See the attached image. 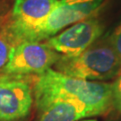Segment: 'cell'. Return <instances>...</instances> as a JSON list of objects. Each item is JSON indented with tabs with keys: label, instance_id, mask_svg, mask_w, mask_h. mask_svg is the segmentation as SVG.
<instances>
[{
	"label": "cell",
	"instance_id": "6da1fadb",
	"mask_svg": "<svg viewBox=\"0 0 121 121\" xmlns=\"http://www.w3.org/2000/svg\"><path fill=\"white\" fill-rule=\"evenodd\" d=\"M44 98L76 100L96 117L107 113L111 107V83L70 77L50 68L34 77L33 100Z\"/></svg>",
	"mask_w": 121,
	"mask_h": 121
},
{
	"label": "cell",
	"instance_id": "7a4b0ae2",
	"mask_svg": "<svg viewBox=\"0 0 121 121\" xmlns=\"http://www.w3.org/2000/svg\"><path fill=\"white\" fill-rule=\"evenodd\" d=\"M55 70L67 76L91 82H104L121 73V60L113 48L110 32L103 34L76 56H62Z\"/></svg>",
	"mask_w": 121,
	"mask_h": 121
},
{
	"label": "cell",
	"instance_id": "3957f363",
	"mask_svg": "<svg viewBox=\"0 0 121 121\" xmlns=\"http://www.w3.org/2000/svg\"><path fill=\"white\" fill-rule=\"evenodd\" d=\"M103 0H58L48 17L35 29L27 41H42L78 22L95 14Z\"/></svg>",
	"mask_w": 121,
	"mask_h": 121
},
{
	"label": "cell",
	"instance_id": "277c9868",
	"mask_svg": "<svg viewBox=\"0 0 121 121\" xmlns=\"http://www.w3.org/2000/svg\"><path fill=\"white\" fill-rule=\"evenodd\" d=\"M61 55L42 41H23L12 49L2 74L39 75L52 68Z\"/></svg>",
	"mask_w": 121,
	"mask_h": 121
},
{
	"label": "cell",
	"instance_id": "5b68a950",
	"mask_svg": "<svg viewBox=\"0 0 121 121\" xmlns=\"http://www.w3.org/2000/svg\"><path fill=\"white\" fill-rule=\"evenodd\" d=\"M34 77L0 74V121H22L33 104Z\"/></svg>",
	"mask_w": 121,
	"mask_h": 121
},
{
	"label": "cell",
	"instance_id": "8992f818",
	"mask_svg": "<svg viewBox=\"0 0 121 121\" xmlns=\"http://www.w3.org/2000/svg\"><path fill=\"white\" fill-rule=\"evenodd\" d=\"M58 0H13L6 22L13 48L27 41L30 33L44 22Z\"/></svg>",
	"mask_w": 121,
	"mask_h": 121
},
{
	"label": "cell",
	"instance_id": "52a82bcc",
	"mask_svg": "<svg viewBox=\"0 0 121 121\" xmlns=\"http://www.w3.org/2000/svg\"><path fill=\"white\" fill-rule=\"evenodd\" d=\"M104 29L103 22L91 16L69 26L44 42L62 56H76L100 38Z\"/></svg>",
	"mask_w": 121,
	"mask_h": 121
},
{
	"label": "cell",
	"instance_id": "ba28073f",
	"mask_svg": "<svg viewBox=\"0 0 121 121\" xmlns=\"http://www.w3.org/2000/svg\"><path fill=\"white\" fill-rule=\"evenodd\" d=\"M37 109L35 121H79L93 117L92 113L79 101L62 98L34 99Z\"/></svg>",
	"mask_w": 121,
	"mask_h": 121
},
{
	"label": "cell",
	"instance_id": "9c48e42d",
	"mask_svg": "<svg viewBox=\"0 0 121 121\" xmlns=\"http://www.w3.org/2000/svg\"><path fill=\"white\" fill-rule=\"evenodd\" d=\"M7 10L0 5V71L6 65L11 51L13 48L6 22Z\"/></svg>",
	"mask_w": 121,
	"mask_h": 121
},
{
	"label": "cell",
	"instance_id": "30bf717a",
	"mask_svg": "<svg viewBox=\"0 0 121 121\" xmlns=\"http://www.w3.org/2000/svg\"><path fill=\"white\" fill-rule=\"evenodd\" d=\"M111 106L121 113V73L111 83Z\"/></svg>",
	"mask_w": 121,
	"mask_h": 121
},
{
	"label": "cell",
	"instance_id": "8fae6325",
	"mask_svg": "<svg viewBox=\"0 0 121 121\" xmlns=\"http://www.w3.org/2000/svg\"><path fill=\"white\" fill-rule=\"evenodd\" d=\"M110 39L113 48L121 60V22L110 33Z\"/></svg>",
	"mask_w": 121,
	"mask_h": 121
},
{
	"label": "cell",
	"instance_id": "7c38bea8",
	"mask_svg": "<svg viewBox=\"0 0 121 121\" xmlns=\"http://www.w3.org/2000/svg\"><path fill=\"white\" fill-rule=\"evenodd\" d=\"M79 121H98L97 119H93V118H88V119H82Z\"/></svg>",
	"mask_w": 121,
	"mask_h": 121
}]
</instances>
